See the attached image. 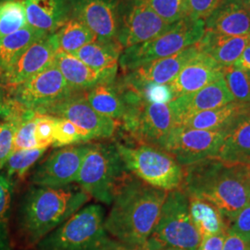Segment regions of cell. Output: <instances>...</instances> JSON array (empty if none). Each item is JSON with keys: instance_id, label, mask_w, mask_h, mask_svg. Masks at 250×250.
Instances as JSON below:
<instances>
[{"instance_id": "obj_37", "label": "cell", "mask_w": 250, "mask_h": 250, "mask_svg": "<svg viewBox=\"0 0 250 250\" xmlns=\"http://www.w3.org/2000/svg\"><path fill=\"white\" fill-rule=\"evenodd\" d=\"M163 21L173 24L188 17L187 0H144Z\"/></svg>"}, {"instance_id": "obj_27", "label": "cell", "mask_w": 250, "mask_h": 250, "mask_svg": "<svg viewBox=\"0 0 250 250\" xmlns=\"http://www.w3.org/2000/svg\"><path fill=\"white\" fill-rule=\"evenodd\" d=\"M187 195L190 216L201 239L228 231L229 224L216 206L201 197Z\"/></svg>"}, {"instance_id": "obj_15", "label": "cell", "mask_w": 250, "mask_h": 250, "mask_svg": "<svg viewBox=\"0 0 250 250\" xmlns=\"http://www.w3.org/2000/svg\"><path fill=\"white\" fill-rule=\"evenodd\" d=\"M58 51L55 33L46 34L27 47L0 77L11 91L53 62Z\"/></svg>"}, {"instance_id": "obj_29", "label": "cell", "mask_w": 250, "mask_h": 250, "mask_svg": "<svg viewBox=\"0 0 250 250\" xmlns=\"http://www.w3.org/2000/svg\"><path fill=\"white\" fill-rule=\"evenodd\" d=\"M46 33L27 26L0 39V74L6 72L19 56Z\"/></svg>"}, {"instance_id": "obj_6", "label": "cell", "mask_w": 250, "mask_h": 250, "mask_svg": "<svg viewBox=\"0 0 250 250\" xmlns=\"http://www.w3.org/2000/svg\"><path fill=\"white\" fill-rule=\"evenodd\" d=\"M126 170L153 188L170 192L182 188L184 167L170 153L145 144H114Z\"/></svg>"}, {"instance_id": "obj_12", "label": "cell", "mask_w": 250, "mask_h": 250, "mask_svg": "<svg viewBox=\"0 0 250 250\" xmlns=\"http://www.w3.org/2000/svg\"><path fill=\"white\" fill-rule=\"evenodd\" d=\"M227 130H197L176 126L170 133L164 150L183 167L217 158Z\"/></svg>"}, {"instance_id": "obj_26", "label": "cell", "mask_w": 250, "mask_h": 250, "mask_svg": "<svg viewBox=\"0 0 250 250\" xmlns=\"http://www.w3.org/2000/svg\"><path fill=\"white\" fill-rule=\"evenodd\" d=\"M123 51L124 47L118 40L98 38L70 54L94 70L117 73L120 57Z\"/></svg>"}, {"instance_id": "obj_7", "label": "cell", "mask_w": 250, "mask_h": 250, "mask_svg": "<svg viewBox=\"0 0 250 250\" xmlns=\"http://www.w3.org/2000/svg\"><path fill=\"white\" fill-rule=\"evenodd\" d=\"M126 171L115 145L90 143L75 184L100 203L111 205Z\"/></svg>"}, {"instance_id": "obj_14", "label": "cell", "mask_w": 250, "mask_h": 250, "mask_svg": "<svg viewBox=\"0 0 250 250\" xmlns=\"http://www.w3.org/2000/svg\"><path fill=\"white\" fill-rule=\"evenodd\" d=\"M90 143L60 147L36 168L31 177L34 186L62 188L74 184Z\"/></svg>"}, {"instance_id": "obj_17", "label": "cell", "mask_w": 250, "mask_h": 250, "mask_svg": "<svg viewBox=\"0 0 250 250\" xmlns=\"http://www.w3.org/2000/svg\"><path fill=\"white\" fill-rule=\"evenodd\" d=\"M198 43L170 57L153 61L126 72L125 77L121 80L135 88L149 83L168 84L192 59L201 52Z\"/></svg>"}, {"instance_id": "obj_47", "label": "cell", "mask_w": 250, "mask_h": 250, "mask_svg": "<svg viewBox=\"0 0 250 250\" xmlns=\"http://www.w3.org/2000/svg\"><path fill=\"white\" fill-rule=\"evenodd\" d=\"M147 250V249H146ZM180 250V249H174V248H159V249H155V250Z\"/></svg>"}, {"instance_id": "obj_31", "label": "cell", "mask_w": 250, "mask_h": 250, "mask_svg": "<svg viewBox=\"0 0 250 250\" xmlns=\"http://www.w3.org/2000/svg\"><path fill=\"white\" fill-rule=\"evenodd\" d=\"M27 25L23 0H0V39Z\"/></svg>"}, {"instance_id": "obj_50", "label": "cell", "mask_w": 250, "mask_h": 250, "mask_svg": "<svg viewBox=\"0 0 250 250\" xmlns=\"http://www.w3.org/2000/svg\"><path fill=\"white\" fill-rule=\"evenodd\" d=\"M123 250V246H119V247H117V248H115V249H112V250Z\"/></svg>"}, {"instance_id": "obj_13", "label": "cell", "mask_w": 250, "mask_h": 250, "mask_svg": "<svg viewBox=\"0 0 250 250\" xmlns=\"http://www.w3.org/2000/svg\"><path fill=\"white\" fill-rule=\"evenodd\" d=\"M36 113L69 120L88 134L91 140L108 139L114 135L117 127L121 126L116 121L100 114L91 107L84 92L75 93Z\"/></svg>"}, {"instance_id": "obj_1", "label": "cell", "mask_w": 250, "mask_h": 250, "mask_svg": "<svg viewBox=\"0 0 250 250\" xmlns=\"http://www.w3.org/2000/svg\"><path fill=\"white\" fill-rule=\"evenodd\" d=\"M167 194L128 173L117 189L105 219L108 235L127 249L144 248L158 223Z\"/></svg>"}, {"instance_id": "obj_34", "label": "cell", "mask_w": 250, "mask_h": 250, "mask_svg": "<svg viewBox=\"0 0 250 250\" xmlns=\"http://www.w3.org/2000/svg\"><path fill=\"white\" fill-rule=\"evenodd\" d=\"M91 141L89 135L69 120L57 117L54 127V147H63Z\"/></svg>"}, {"instance_id": "obj_21", "label": "cell", "mask_w": 250, "mask_h": 250, "mask_svg": "<svg viewBox=\"0 0 250 250\" xmlns=\"http://www.w3.org/2000/svg\"><path fill=\"white\" fill-rule=\"evenodd\" d=\"M54 63L69 85L78 92H85L99 83L116 80L115 72L94 70L72 54L59 51L54 58Z\"/></svg>"}, {"instance_id": "obj_40", "label": "cell", "mask_w": 250, "mask_h": 250, "mask_svg": "<svg viewBox=\"0 0 250 250\" xmlns=\"http://www.w3.org/2000/svg\"><path fill=\"white\" fill-rule=\"evenodd\" d=\"M135 89L141 94L145 100L151 103H169L173 99L169 84L149 83Z\"/></svg>"}, {"instance_id": "obj_28", "label": "cell", "mask_w": 250, "mask_h": 250, "mask_svg": "<svg viewBox=\"0 0 250 250\" xmlns=\"http://www.w3.org/2000/svg\"><path fill=\"white\" fill-rule=\"evenodd\" d=\"M84 96L96 111L121 125L126 112V105L116 80L99 83L85 91Z\"/></svg>"}, {"instance_id": "obj_10", "label": "cell", "mask_w": 250, "mask_h": 250, "mask_svg": "<svg viewBox=\"0 0 250 250\" xmlns=\"http://www.w3.org/2000/svg\"><path fill=\"white\" fill-rule=\"evenodd\" d=\"M13 101L27 110L38 111L72 96V88L55 63L10 91Z\"/></svg>"}, {"instance_id": "obj_49", "label": "cell", "mask_w": 250, "mask_h": 250, "mask_svg": "<svg viewBox=\"0 0 250 250\" xmlns=\"http://www.w3.org/2000/svg\"><path fill=\"white\" fill-rule=\"evenodd\" d=\"M245 1V3H246V5L248 6V8H249V9H250V0H244Z\"/></svg>"}, {"instance_id": "obj_35", "label": "cell", "mask_w": 250, "mask_h": 250, "mask_svg": "<svg viewBox=\"0 0 250 250\" xmlns=\"http://www.w3.org/2000/svg\"><path fill=\"white\" fill-rule=\"evenodd\" d=\"M224 79L234 101L250 102V71L233 66L226 67L224 70Z\"/></svg>"}, {"instance_id": "obj_11", "label": "cell", "mask_w": 250, "mask_h": 250, "mask_svg": "<svg viewBox=\"0 0 250 250\" xmlns=\"http://www.w3.org/2000/svg\"><path fill=\"white\" fill-rule=\"evenodd\" d=\"M173 24L163 21L144 0H120L117 40L124 49L161 36Z\"/></svg>"}, {"instance_id": "obj_39", "label": "cell", "mask_w": 250, "mask_h": 250, "mask_svg": "<svg viewBox=\"0 0 250 250\" xmlns=\"http://www.w3.org/2000/svg\"><path fill=\"white\" fill-rule=\"evenodd\" d=\"M38 114L36 128V140L37 147H46L53 144L54 127L57 117L46 114Z\"/></svg>"}, {"instance_id": "obj_42", "label": "cell", "mask_w": 250, "mask_h": 250, "mask_svg": "<svg viewBox=\"0 0 250 250\" xmlns=\"http://www.w3.org/2000/svg\"><path fill=\"white\" fill-rule=\"evenodd\" d=\"M222 0H187L188 17L205 21Z\"/></svg>"}, {"instance_id": "obj_16", "label": "cell", "mask_w": 250, "mask_h": 250, "mask_svg": "<svg viewBox=\"0 0 250 250\" xmlns=\"http://www.w3.org/2000/svg\"><path fill=\"white\" fill-rule=\"evenodd\" d=\"M70 17L77 19L99 39L117 40L120 0H69Z\"/></svg>"}, {"instance_id": "obj_41", "label": "cell", "mask_w": 250, "mask_h": 250, "mask_svg": "<svg viewBox=\"0 0 250 250\" xmlns=\"http://www.w3.org/2000/svg\"><path fill=\"white\" fill-rule=\"evenodd\" d=\"M228 231L235 233L250 245V203L235 215L229 224Z\"/></svg>"}, {"instance_id": "obj_22", "label": "cell", "mask_w": 250, "mask_h": 250, "mask_svg": "<svg viewBox=\"0 0 250 250\" xmlns=\"http://www.w3.org/2000/svg\"><path fill=\"white\" fill-rule=\"evenodd\" d=\"M27 24L46 34L58 31L70 18L69 0H23Z\"/></svg>"}, {"instance_id": "obj_25", "label": "cell", "mask_w": 250, "mask_h": 250, "mask_svg": "<svg viewBox=\"0 0 250 250\" xmlns=\"http://www.w3.org/2000/svg\"><path fill=\"white\" fill-rule=\"evenodd\" d=\"M218 159L235 164H250V111L227 130Z\"/></svg>"}, {"instance_id": "obj_5", "label": "cell", "mask_w": 250, "mask_h": 250, "mask_svg": "<svg viewBox=\"0 0 250 250\" xmlns=\"http://www.w3.org/2000/svg\"><path fill=\"white\" fill-rule=\"evenodd\" d=\"M105 210L99 204L83 206L37 244L38 250H109L120 246L108 235Z\"/></svg>"}, {"instance_id": "obj_30", "label": "cell", "mask_w": 250, "mask_h": 250, "mask_svg": "<svg viewBox=\"0 0 250 250\" xmlns=\"http://www.w3.org/2000/svg\"><path fill=\"white\" fill-rule=\"evenodd\" d=\"M55 35L59 51L66 53H73L82 46L98 39L88 27L72 17L55 32Z\"/></svg>"}, {"instance_id": "obj_19", "label": "cell", "mask_w": 250, "mask_h": 250, "mask_svg": "<svg viewBox=\"0 0 250 250\" xmlns=\"http://www.w3.org/2000/svg\"><path fill=\"white\" fill-rule=\"evenodd\" d=\"M233 101L234 99L222 77L198 91L172 99L170 104L178 125L188 117L223 107Z\"/></svg>"}, {"instance_id": "obj_24", "label": "cell", "mask_w": 250, "mask_h": 250, "mask_svg": "<svg viewBox=\"0 0 250 250\" xmlns=\"http://www.w3.org/2000/svg\"><path fill=\"white\" fill-rule=\"evenodd\" d=\"M250 43V35L226 36L205 31L198 45L200 51L211 57L224 68L232 66Z\"/></svg>"}, {"instance_id": "obj_36", "label": "cell", "mask_w": 250, "mask_h": 250, "mask_svg": "<svg viewBox=\"0 0 250 250\" xmlns=\"http://www.w3.org/2000/svg\"><path fill=\"white\" fill-rule=\"evenodd\" d=\"M38 114L33 110H26L21 117L14 134L13 152L37 147L36 128Z\"/></svg>"}, {"instance_id": "obj_43", "label": "cell", "mask_w": 250, "mask_h": 250, "mask_svg": "<svg viewBox=\"0 0 250 250\" xmlns=\"http://www.w3.org/2000/svg\"><path fill=\"white\" fill-rule=\"evenodd\" d=\"M17 105L11 98L10 90L5 85L0 77V117L9 120L15 115Z\"/></svg>"}, {"instance_id": "obj_20", "label": "cell", "mask_w": 250, "mask_h": 250, "mask_svg": "<svg viewBox=\"0 0 250 250\" xmlns=\"http://www.w3.org/2000/svg\"><path fill=\"white\" fill-rule=\"evenodd\" d=\"M205 28L226 36L250 35V12L244 0H222L206 19Z\"/></svg>"}, {"instance_id": "obj_51", "label": "cell", "mask_w": 250, "mask_h": 250, "mask_svg": "<svg viewBox=\"0 0 250 250\" xmlns=\"http://www.w3.org/2000/svg\"><path fill=\"white\" fill-rule=\"evenodd\" d=\"M248 166H249V167H250V165H248Z\"/></svg>"}, {"instance_id": "obj_18", "label": "cell", "mask_w": 250, "mask_h": 250, "mask_svg": "<svg viewBox=\"0 0 250 250\" xmlns=\"http://www.w3.org/2000/svg\"><path fill=\"white\" fill-rule=\"evenodd\" d=\"M224 67L208 55L197 54L168 83L173 99L198 91L224 77Z\"/></svg>"}, {"instance_id": "obj_38", "label": "cell", "mask_w": 250, "mask_h": 250, "mask_svg": "<svg viewBox=\"0 0 250 250\" xmlns=\"http://www.w3.org/2000/svg\"><path fill=\"white\" fill-rule=\"evenodd\" d=\"M20 120L12 119L0 122V169L6 165L13 153L14 134L18 127Z\"/></svg>"}, {"instance_id": "obj_32", "label": "cell", "mask_w": 250, "mask_h": 250, "mask_svg": "<svg viewBox=\"0 0 250 250\" xmlns=\"http://www.w3.org/2000/svg\"><path fill=\"white\" fill-rule=\"evenodd\" d=\"M46 147H36L13 152L6 163L9 178L23 179L29 170L43 157Z\"/></svg>"}, {"instance_id": "obj_48", "label": "cell", "mask_w": 250, "mask_h": 250, "mask_svg": "<svg viewBox=\"0 0 250 250\" xmlns=\"http://www.w3.org/2000/svg\"><path fill=\"white\" fill-rule=\"evenodd\" d=\"M123 250H147L146 248H139V249H127L123 247Z\"/></svg>"}, {"instance_id": "obj_46", "label": "cell", "mask_w": 250, "mask_h": 250, "mask_svg": "<svg viewBox=\"0 0 250 250\" xmlns=\"http://www.w3.org/2000/svg\"><path fill=\"white\" fill-rule=\"evenodd\" d=\"M232 66L237 69L250 71V43L246 46L239 59Z\"/></svg>"}, {"instance_id": "obj_45", "label": "cell", "mask_w": 250, "mask_h": 250, "mask_svg": "<svg viewBox=\"0 0 250 250\" xmlns=\"http://www.w3.org/2000/svg\"><path fill=\"white\" fill-rule=\"evenodd\" d=\"M226 232L209 236L201 240L199 250H223Z\"/></svg>"}, {"instance_id": "obj_9", "label": "cell", "mask_w": 250, "mask_h": 250, "mask_svg": "<svg viewBox=\"0 0 250 250\" xmlns=\"http://www.w3.org/2000/svg\"><path fill=\"white\" fill-rule=\"evenodd\" d=\"M203 20L183 19L169 31L154 39L126 47L121 54L119 65L125 73L144 64L170 57L173 54L197 44L205 34Z\"/></svg>"}, {"instance_id": "obj_33", "label": "cell", "mask_w": 250, "mask_h": 250, "mask_svg": "<svg viewBox=\"0 0 250 250\" xmlns=\"http://www.w3.org/2000/svg\"><path fill=\"white\" fill-rule=\"evenodd\" d=\"M13 187L8 177L0 174V250H11L9 219Z\"/></svg>"}, {"instance_id": "obj_3", "label": "cell", "mask_w": 250, "mask_h": 250, "mask_svg": "<svg viewBox=\"0 0 250 250\" xmlns=\"http://www.w3.org/2000/svg\"><path fill=\"white\" fill-rule=\"evenodd\" d=\"M90 198L85 191L73 184L62 188L33 186L27 192L20 211V229L27 246H37Z\"/></svg>"}, {"instance_id": "obj_44", "label": "cell", "mask_w": 250, "mask_h": 250, "mask_svg": "<svg viewBox=\"0 0 250 250\" xmlns=\"http://www.w3.org/2000/svg\"><path fill=\"white\" fill-rule=\"evenodd\" d=\"M223 250H250V245L235 233L227 231Z\"/></svg>"}, {"instance_id": "obj_4", "label": "cell", "mask_w": 250, "mask_h": 250, "mask_svg": "<svg viewBox=\"0 0 250 250\" xmlns=\"http://www.w3.org/2000/svg\"><path fill=\"white\" fill-rule=\"evenodd\" d=\"M126 105L121 126L137 144L165 148L168 138L177 126L176 118L169 103H151L137 90L118 81Z\"/></svg>"}, {"instance_id": "obj_23", "label": "cell", "mask_w": 250, "mask_h": 250, "mask_svg": "<svg viewBox=\"0 0 250 250\" xmlns=\"http://www.w3.org/2000/svg\"><path fill=\"white\" fill-rule=\"evenodd\" d=\"M249 111L250 102L233 101L223 107L188 117L177 126L197 130H228L242 115Z\"/></svg>"}, {"instance_id": "obj_2", "label": "cell", "mask_w": 250, "mask_h": 250, "mask_svg": "<svg viewBox=\"0 0 250 250\" xmlns=\"http://www.w3.org/2000/svg\"><path fill=\"white\" fill-rule=\"evenodd\" d=\"M182 189L216 206L230 224L250 203V169L211 158L184 167Z\"/></svg>"}, {"instance_id": "obj_8", "label": "cell", "mask_w": 250, "mask_h": 250, "mask_svg": "<svg viewBox=\"0 0 250 250\" xmlns=\"http://www.w3.org/2000/svg\"><path fill=\"white\" fill-rule=\"evenodd\" d=\"M201 240L190 216L187 193L182 188L168 192L158 223L144 248L199 250Z\"/></svg>"}]
</instances>
